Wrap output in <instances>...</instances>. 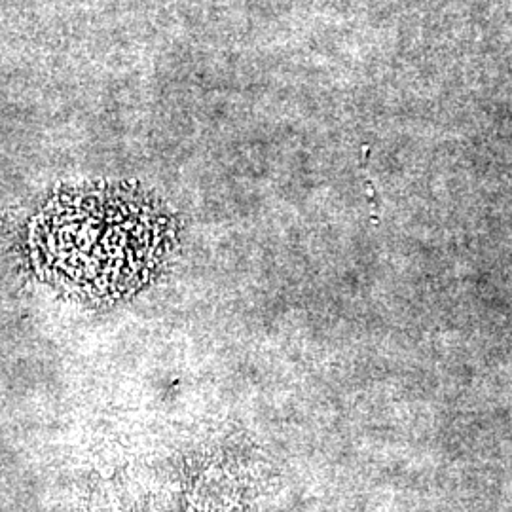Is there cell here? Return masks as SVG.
<instances>
[{
  "label": "cell",
  "instance_id": "obj_1",
  "mask_svg": "<svg viewBox=\"0 0 512 512\" xmlns=\"http://www.w3.org/2000/svg\"><path fill=\"white\" fill-rule=\"evenodd\" d=\"M164 207L131 186H95L57 196L33 224L40 268L88 300H118L141 289L173 245Z\"/></svg>",
  "mask_w": 512,
  "mask_h": 512
}]
</instances>
